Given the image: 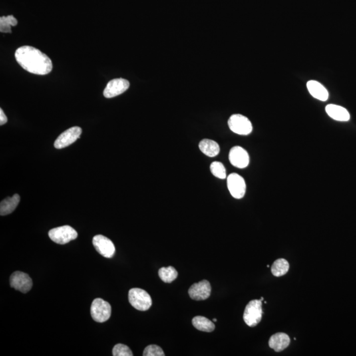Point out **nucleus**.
<instances>
[{"label":"nucleus","mask_w":356,"mask_h":356,"mask_svg":"<svg viewBox=\"0 0 356 356\" xmlns=\"http://www.w3.org/2000/svg\"><path fill=\"white\" fill-rule=\"evenodd\" d=\"M15 57L24 70L35 75H47L53 68L50 58L33 46H23L18 48Z\"/></svg>","instance_id":"nucleus-1"},{"label":"nucleus","mask_w":356,"mask_h":356,"mask_svg":"<svg viewBox=\"0 0 356 356\" xmlns=\"http://www.w3.org/2000/svg\"><path fill=\"white\" fill-rule=\"evenodd\" d=\"M263 313L262 301L254 299L249 301L245 307L243 320L249 327H255L262 319Z\"/></svg>","instance_id":"nucleus-2"},{"label":"nucleus","mask_w":356,"mask_h":356,"mask_svg":"<svg viewBox=\"0 0 356 356\" xmlns=\"http://www.w3.org/2000/svg\"><path fill=\"white\" fill-rule=\"evenodd\" d=\"M129 301L139 311H147L152 305L150 295L144 289L132 288L129 291Z\"/></svg>","instance_id":"nucleus-3"},{"label":"nucleus","mask_w":356,"mask_h":356,"mask_svg":"<svg viewBox=\"0 0 356 356\" xmlns=\"http://www.w3.org/2000/svg\"><path fill=\"white\" fill-rule=\"evenodd\" d=\"M48 236L54 242L64 245L77 238L78 234L75 229L66 225L52 229L48 232Z\"/></svg>","instance_id":"nucleus-4"},{"label":"nucleus","mask_w":356,"mask_h":356,"mask_svg":"<svg viewBox=\"0 0 356 356\" xmlns=\"http://www.w3.org/2000/svg\"><path fill=\"white\" fill-rule=\"evenodd\" d=\"M111 313V305L107 301L100 298H96L92 301L90 314L94 321L104 323L110 319Z\"/></svg>","instance_id":"nucleus-5"},{"label":"nucleus","mask_w":356,"mask_h":356,"mask_svg":"<svg viewBox=\"0 0 356 356\" xmlns=\"http://www.w3.org/2000/svg\"><path fill=\"white\" fill-rule=\"evenodd\" d=\"M229 128L240 136H248L253 131L252 124L248 118L241 114H234L229 118Z\"/></svg>","instance_id":"nucleus-6"},{"label":"nucleus","mask_w":356,"mask_h":356,"mask_svg":"<svg viewBox=\"0 0 356 356\" xmlns=\"http://www.w3.org/2000/svg\"><path fill=\"white\" fill-rule=\"evenodd\" d=\"M227 186L231 196L237 199H242L246 192V183L240 175L232 173L227 178Z\"/></svg>","instance_id":"nucleus-7"},{"label":"nucleus","mask_w":356,"mask_h":356,"mask_svg":"<svg viewBox=\"0 0 356 356\" xmlns=\"http://www.w3.org/2000/svg\"><path fill=\"white\" fill-rule=\"evenodd\" d=\"M92 244L97 252L106 258H112L115 254L116 248L114 243L102 235L94 236L92 239Z\"/></svg>","instance_id":"nucleus-8"},{"label":"nucleus","mask_w":356,"mask_h":356,"mask_svg":"<svg viewBox=\"0 0 356 356\" xmlns=\"http://www.w3.org/2000/svg\"><path fill=\"white\" fill-rule=\"evenodd\" d=\"M82 134V129L79 127L75 126L68 129L62 133L54 142V147L61 149L71 145L80 138Z\"/></svg>","instance_id":"nucleus-9"},{"label":"nucleus","mask_w":356,"mask_h":356,"mask_svg":"<svg viewBox=\"0 0 356 356\" xmlns=\"http://www.w3.org/2000/svg\"><path fill=\"white\" fill-rule=\"evenodd\" d=\"M10 285L14 289L25 293L31 290L33 287V281L26 273L16 271L10 277Z\"/></svg>","instance_id":"nucleus-10"},{"label":"nucleus","mask_w":356,"mask_h":356,"mask_svg":"<svg viewBox=\"0 0 356 356\" xmlns=\"http://www.w3.org/2000/svg\"><path fill=\"white\" fill-rule=\"evenodd\" d=\"M130 85V82L122 78L112 79L108 82L104 88V97L111 98L120 95L128 89Z\"/></svg>","instance_id":"nucleus-11"},{"label":"nucleus","mask_w":356,"mask_h":356,"mask_svg":"<svg viewBox=\"0 0 356 356\" xmlns=\"http://www.w3.org/2000/svg\"><path fill=\"white\" fill-rule=\"evenodd\" d=\"M229 160L231 164L237 168H245L249 164L248 152L239 146H235L229 152Z\"/></svg>","instance_id":"nucleus-12"},{"label":"nucleus","mask_w":356,"mask_h":356,"mask_svg":"<svg viewBox=\"0 0 356 356\" xmlns=\"http://www.w3.org/2000/svg\"><path fill=\"white\" fill-rule=\"evenodd\" d=\"M211 286L206 280L194 284L189 289V295L191 298L196 301L205 300L210 297Z\"/></svg>","instance_id":"nucleus-13"},{"label":"nucleus","mask_w":356,"mask_h":356,"mask_svg":"<svg viewBox=\"0 0 356 356\" xmlns=\"http://www.w3.org/2000/svg\"><path fill=\"white\" fill-rule=\"evenodd\" d=\"M325 111L329 117L339 122H348L351 119L349 111L343 106L329 104L326 106Z\"/></svg>","instance_id":"nucleus-14"},{"label":"nucleus","mask_w":356,"mask_h":356,"mask_svg":"<svg viewBox=\"0 0 356 356\" xmlns=\"http://www.w3.org/2000/svg\"><path fill=\"white\" fill-rule=\"evenodd\" d=\"M289 343H290V339L288 335L283 333H278L271 337L269 345L271 349L279 353L286 349Z\"/></svg>","instance_id":"nucleus-15"},{"label":"nucleus","mask_w":356,"mask_h":356,"mask_svg":"<svg viewBox=\"0 0 356 356\" xmlns=\"http://www.w3.org/2000/svg\"><path fill=\"white\" fill-rule=\"evenodd\" d=\"M307 87L311 95L316 99L325 102L329 98V92L327 88L316 80H309L307 82Z\"/></svg>","instance_id":"nucleus-16"},{"label":"nucleus","mask_w":356,"mask_h":356,"mask_svg":"<svg viewBox=\"0 0 356 356\" xmlns=\"http://www.w3.org/2000/svg\"><path fill=\"white\" fill-rule=\"evenodd\" d=\"M19 202L20 196L18 194L5 198L0 204V215L5 216L11 214L17 208Z\"/></svg>","instance_id":"nucleus-17"},{"label":"nucleus","mask_w":356,"mask_h":356,"mask_svg":"<svg viewBox=\"0 0 356 356\" xmlns=\"http://www.w3.org/2000/svg\"><path fill=\"white\" fill-rule=\"evenodd\" d=\"M199 146L201 152L209 157H214L218 155L220 150L219 144L214 141L211 140L201 141Z\"/></svg>","instance_id":"nucleus-18"},{"label":"nucleus","mask_w":356,"mask_h":356,"mask_svg":"<svg viewBox=\"0 0 356 356\" xmlns=\"http://www.w3.org/2000/svg\"><path fill=\"white\" fill-rule=\"evenodd\" d=\"M193 325L199 331L211 333L215 329L214 324L207 318L203 316L195 317L192 320Z\"/></svg>","instance_id":"nucleus-19"},{"label":"nucleus","mask_w":356,"mask_h":356,"mask_svg":"<svg viewBox=\"0 0 356 356\" xmlns=\"http://www.w3.org/2000/svg\"><path fill=\"white\" fill-rule=\"evenodd\" d=\"M289 268V263L285 259H279L273 263L271 267V272L275 277H282L286 274Z\"/></svg>","instance_id":"nucleus-20"},{"label":"nucleus","mask_w":356,"mask_h":356,"mask_svg":"<svg viewBox=\"0 0 356 356\" xmlns=\"http://www.w3.org/2000/svg\"><path fill=\"white\" fill-rule=\"evenodd\" d=\"M158 275L160 279L166 283H171L177 279L178 273L176 269L172 266L162 267L159 269Z\"/></svg>","instance_id":"nucleus-21"},{"label":"nucleus","mask_w":356,"mask_h":356,"mask_svg":"<svg viewBox=\"0 0 356 356\" xmlns=\"http://www.w3.org/2000/svg\"><path fill=\"white\" fill-rule=\"evenodd\" d=\"M17 20L13 15L3 16L0 18V31L1 33H11V27L17 25Z\"/></svg>","instance_id":"nucleus-22"},{"label":"nucleus","mask_w":356,"mask_h":356,"mask_svg":"<svg viewBox=\"0 0 356 356\" xmlns=\"http://www.w3.org/2000/svg\"><path fill=\"white\" fill-rule=\"evenodd\" d=\"M211 172L213 176L221 180L226 178V170L222 162H213L210 167Z\"/></svg>","instance_id":"nucleus-23"},{"label":"nucleus","mask_w":356,"mask_h":356,"mask_svg":"<svg viewBox=\"0 0 356 356\" xmlns=\"http://www.w3.org/2000/svg\"><path fill=\"white\" fill-rule=\"evenodd\" d=\"M112 355L114 356H132L133 353L128 346L118 344L114 347L112 351Z\"/></svg>","instance_id":"nucleus-24"},{"label":"nucleus","mask_w":356,"mask_h":356,"mask_svg":"<svg viewBox=\"0 0 356 356\" xmlns=\"http://www.w3.org/2000/svg\"><path fill=\"white\" fill-rule=\"evenodd\" d=\"M144 356H164V351L157 345H149L143 352Z\"/></svg>","instance_id":"nucleus-25"},{"label":"nucleus","mask_w":356,"mask_h":356,"mask_svg":"<svg viewBox=\"0 0 356 356\" xmlns=\"http://www.w3.org/2000/svg\"><path fill=\"white\" fill-rule=\"evenodd\" d=\"M7 122V118L6 117L5 113H4L3 110L0 109V125L3 126Z\"/></svg>","instance_id":"nucleus-26"},{"label":"nucleus","mask_w":356,"mask_h":356,"mask_svg":"<svg viewBox=\"0 0 356 356\" xmlns=\"http://www.w3.org/2000/svg\"><path fill=\"white\" fill-rule=\"evenodd\" d=\"M213 321L216 322V321H217V319H213Z\"/></svg>","instance_id":"nucleus-27"},{"label":"nucleus","mask_w":356,"mask_h":356,"mask_svg":"<svg viewBox=\"0 0 356 356\" xmlns=\"http://www.w3.org/2000/svg\"><path fill=\"white\" fill-rule=\"evenodd\" d=\"M263 299H264V298H263V297H261V298L260 300H261V301H263Z\"/></svg>","instance_id":"nucleus-28"}]
</instances>
